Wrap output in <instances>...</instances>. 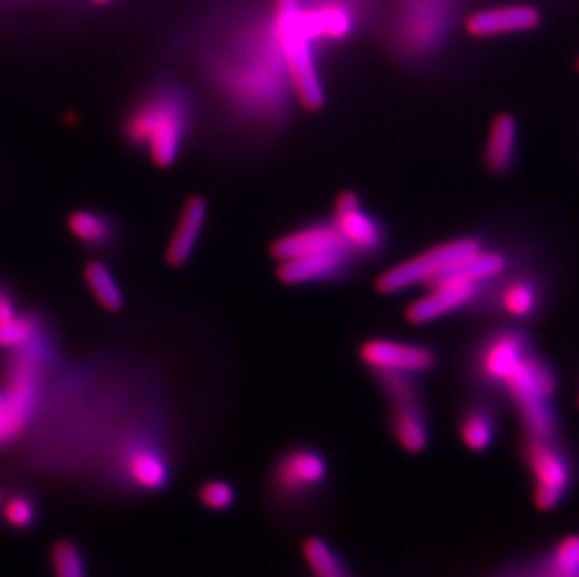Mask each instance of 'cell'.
Segmentation results:
<instances>
[{
    "label": "cell",
    "instance_id": "cell-1",
    "mask_svg": "<svg viewBox=\"0 0 579 577\" xmlns=\"http://www.w3.org/2000/svg\"><path fill=\"white\" fill-rule=\"evenodd\" d=\"M194 124L189 92L173 81L152 84L136 97L123 123V136L157 168L178 162Z\"/></svg>",
    "mask_w": 579,
    "mask_h": 577
},
{
    "label": "cell",
    "instance_id": "cell-2",
    "mask_svg": "<svg viewBox=\"0 0 579 577\" xmlns=\"http://www.w3.org/2000/svg\"><path fill=\"white\" fill-rule=\"evenodd\" d=\"M53 358L47 337L10 353L0 383V450L18 441L33 422Z\"/></svg>",
    "mask_w": 579,
    "mask_h": 577
},
{
    "label": "cell",
    "instance_id": "cell-3",
    "mask_svg": "<svg viewBox=\"0 0 579 577\" xmlns=\"http://www.w3.org/2000/svg\"><path fill=\"white\" fill-rule=\"evenodd\" d=\"M302 8V0H270V26L294 96L304 109L320 111L325 105V86L315 60V42L304 26Z\"/></svg>",
    "mask_w": 579,
    "mask_h": 577
},
{
    "label": "cell",
    "instance_id": "cell-4",
    "mask_svg": "<svg viewBox=\"0 0 579 577\" xmlns=\"http://www.w3.org/2000/svg\"><path fill=\"white\" fill-rule=\"evenodd\" d=\"M502 386L520 411L529 435L534 439H552L555 431L552 397L557 392V377L552 366L531 350Z\"/></svg>",
    "mask_w": 579,
    "mask_h": 577
},
{
    "label": "cell",
    "instance_id": "cell-5",
    "mask_svg": "<svg viewBox=\"0 0 579 577\" xmlns=\"http://www.w3.org/2000/svg\"><path fill=\"white\" fill-rule=\"evenodd\" d=\"M113 474L131 494H162L173 481V460L160 437L147 431L131 435L115 450L109 460Z\"/></svg>",
    "mask_w": 579,
    "mask_h": 577
},
{
    "label": "cell",
    "instance_id": "cell-6",
    "mask_svg": "<svg viewBox=\"0 0 579 577\" xmlns=\"http://www.w3.org/2000/svg\"><path fill=\"white\" fill-rule=\"evenodd\" d=\"M482 247H484L482 242L475 236H462V239L443 242L439 246L418 253L410 259L391 266L389 270H384L379 276L375 287L383 295H394V292L407 291L415 286H430L443 274L449 273L450 268L462 263L465 257L480 252Z\"/></svg>",
    "mask_w": 579,
    "mask_h": 577
},
{
    "label": "cell",
    "instance_id": "cell-7",
    "mask_svg": "<svg viewBox=\"0 0 579 577\" xmlns=\"http://www.w3.org/2000/svg\"><path fill=\"white\" fill-rule=\"evenodd\" d=\"M360 360L378 376L417 377L436 368L437 357L426 345L407 344L389 337H373L360 345Z\"/></svg>",
    "mask_w": 579,
    "mask_h": 577
},
{
    "label": "cell",
    "instance_id": "cell-8",
    "mask_svg": "<svg viewBox=\"0 0 579 577\" xmlns=\"http://www.w3.org/2000/svg\"><path fill=\"white\" fill-rule=\"evenodd\" d=\"M528 463L534 476V503L541 510H554L570 487V465L552 439L528 442Z\"/></svg>",
    "mask_w": 579,
    "mask_h": 577
},
{
    "label": "cell",
    "instance_id": "cell-9",
    "mask_svg": "<svg viewBox=\"0 0 579 577\" xmlns=\"http://www.w3.org/2000/svg\"><path fill=\"white\" fill-rule=\"evenodd\" d=\"M328 468L317 450L294 448L281 455L274 465L273 487L281 497H302L323 486Z\"/></svg>",
    "mask_w": 579,
    "mask_h": 577
},
{
    "label": "cell",
    "instance_id": "cell-10",
    "mask_svg": "<svg viewBox=\"0 0 579 577\" xmlns=\"http://www.w3.org/2000/svg\"><path fill=\"white\" fill-rule=\"evenodd\" d=\"M531 353L529 337L520 331H499L476 350V373L491 384H505L518 363Z\"/></svg>",
    "mask_w": 579,
    "mask_h": 577
},
{
    "label": "cell",
    "instance_id": "cell-11",
    "mask_svg": "<svg viewBox=\"0 0 579 577\" xmlns=\"http://www.w3.org/2000/svg\"><path fill=\"white\" fill-rule=\"evenodd\" d=\"M334 226L346 239L352 253H375L383 247L384 231L373 216L368 215L355 192H341L334 205Z\"/></svg>",
    "mask_w": 579,
    "mask_h": 577
},
{
    "label": "cell",
    "instance_id": "cell-12",
    "mask_svg": "<svg viewBox=\"0 0 579 577\" xmlns=\"http://www.w3.org/2000/svg\"><path fill=\"white\" fill-rule=\"evenodd\" d=\"M542 13L531 4L486 8L473 12L465 20V33L473 38H497L508 34L529 33L539 28Z\"/></svg>",
    "mask_w": 579,
    "mask_h": 577
},
{
    "label": "cell",
    "instance_id": "cell-13",
    "mask_svg": "<svg viewBox=\"0 0 579 577\" xmlns=\"http://www.w3.org/2000/svg\"><path fill=\"white\" fill-rule=\"evenodd\" d=\"M336 250H351L346 239L341 236L334 221H320L306 228L294 229L274 242L270 253L276 261L299 259L315 253L336 252ZM352 252V250H351Z\"/></svg>",
    "mask_w": 579,
    "mask_h": 577
},
{
    "label": "cell",
    "instance_id": "cell-14",
    "mask_svg": "<svg viewBox=\"0 0 579 577\" xmlns=\"http://www.w3.org/2000/svg\"><path fill=\"white\" fill-rule=\"evenodd\" d=\"M207 218H209V203L205 201L201 195L188 197L176 220L175 229L171 233L167 247H165L167 265L181 268L194 257L199 241H201Z\"/></svg>",
    "mask_w": 579,
    "mask_h": 577
},
{
    "label": "cell",
    "instance_id": "cell-15",
    "mask_svg": "<svg viewBox=\"0 0 579 577\" xmlns=\"http://www.w3.org/2000/svg\"><path fill=\"white\" fill-rule=\"evenodd\" d=\"M480 292V287L468 284H437L430 286V291L407 305L405 319L410 325H428L437 319L462 310L471 304Z\"/></svg>",
    "mask_w": 579,
    "mask_h": 577
},
{
    "label": "cell",
    "instance_id": "cell-16",
    "mask_svg": "<svg viewBox=\"0 0 579 577\" xmlns=\"http://www.w3.org/2000/svg\"><path fill=\"white\" fill-rule=\"evenodd\" d=\"M302 18L310 38L317 42H341L349 38L357 20L352 8L346 0H320L313 4H304Z\"/></svg>",
    "mask_w": 579,
    "mask_h": 577
},
{
    "label": "cell",
    "instance_id": "cell-17",
    "mask_svg": "<svg viewBox=\"0 0 579 577\" xmlns=\"http://www.w3.org/2000/svg\"><path fill=\"white\" fill-rule=\"evenodd\" d=\"M355 253L351 250H336V252L315 253L299 259L281 261L278 266V278L286 286H306L315 281L338 278L346 273Z\"/></svg>",
    "mask_w": 579,
    "mask_h": 577
},
{
    "label": "cell",
    "instance_id": "cell-18",
    "mask_svg": "<svg viewBox=\"0 0 579 577\" xmlns=\"http://www.w3.org/2000/svg\"><path fill=\"white\" fill-rule=\"evenodd\" d=\"M394 413H392V428L397 442L410 452L418 454L430 442L428 422L422 407L418 405L417 392H409L404 396L392 397Z\"/></svg>",
    "mask_w": 579,
    "mask_h": 577
},
{
    "label": "cell",
    "instance_id": "cell-19",
    "mask_svg": "<svg viewBox=\"0 0 579 577\" xmlns=\"http://www.w3.org/2000/svg\"><path fill=\"white\" fill-rule=\"evenodd\" d=\"M518 157V123L510 113H499L489 126L484 162L489 173L507 175Z\"/></svg>",
    "mask_w": 579,
    "mask_h": 577
},
{
    "label": "cell",
    "instance_id": "cell-20",
    "mask_svg": "<svg viewBox=\"0 0 579 577\" xmlns=\"http://www.w3.org/2000/svg\"><path fill=\"white\" fill-rule=\"evenodd\" d=\"M508 268L507 255L501 252H489L482 247L480 252L468 255L462 263H458L449 273L436 279L430 286L437 284H468L482 287L491 279L501 278ZM428 286V287H430Z\"/></svg>",
    "mask_w": 579,
    "mask_h": 577
},
{
    "label": "cell",
    "instance_id": "cell-21",
    "mask_svg": "<svg viewBox=\"0 0 579 577\" xmlns=\"http://www.w3.org/2000/svg\"><path fill=\"white\" fill-rule=\"evenodd\" d=\"M42 500L28 487H15L0 499V527L15 534H25L38 527Z\"/></svg>",
    "mask_w": 579,
    "mask_h": 577
},
{
    "label": "cell",
    "instance_id": "cell-22",
    "mask_svg": "<svg viewBox=\"0 0 579 577\" xmlns=\"http://www.w3.org/2000/svg\"><path fill=\"white\" fill-rule=\"evenodd\" d=\"M68 231L89 250H107L117 241V226L112 216L99 210H76L68 216Z\"/></svg>",
    "mask_w": 579,
    "mask_h": 577
},
{
    "label": "cell",
    "instance_id": "cell-23",
    "mask_svg": "<svg viewBox=\"0 0 579 577\" xmlns=\"http://www.w3.org/2000/svg\"><path fill=\"white\" fill-rule=\"evenodd\" d=\"M542 295L539 284L531 278L508 279L499 291V308L508 318L531 319L541 308Z\"/></svg>",
    "mask_w": 579,
    "mask_h": 577
},
{
    "label": "cell",
    "instance_id": "cell-24",
    "mask_svg": "<svg viewBox=\"0 0 579 577\" xmlns=\"http://www.w3.org/2000/svg\"><path fill=\"white\" fill-rule=\"evenodd\" d=\"M86 286L100 308L107 313L120 312L124 308V291L118 279L115 278L112 268L105 265L104 261L92 259L86 263L85 270Z\"/></svg>",
    "mask_w": 579,
    "mask_h": 577
},
{
    "label": "cell",
    "instance_id": "cell-25",
    "mask_svg": "<svg viewBox=\"0 0 579 577\" xmlns=\"http://www.w3.org/2000/svg\"><path fill=\"white\" fill-rule=\"evenodd\" d=\"M47 336L42 319L33 313L20 312L7 323H0V349L18 350Z\"/></svg>",
    "mask_w": 579,
    "mask_h": 577
},
{
    "label": "cell",
    "instance_id": "cell-26",
    "mask_svg": "<svg viewBox=\"0 0 579 577\" xmlns=\"http://www.w3.org/2000/svg\"><path fill=\"white\" fill-rule=\"evenodd\" d=\"M49 563L55 577H89L85 552L76 540H55L49 550Z\"/></svg>",
    "mask_w": 579,
    "mask_h": 577
},
{
    "label": "cell",
    "instance_id": "cell-27",
    "mask_svg": "<svg viewBox=\"0 0 579 577\" xmlns=\"http://www.w3.org/2000/svg\"><path fill=\"white\" fill-rule=\"evenodd\" d=\"M462 441L473 452H484L495 439V418L488 409H471L460 424Z\"/></svg>",
    "mask_w": 579,
    "mask_h": 577
},
{
    "label": "cell",
    "instance_id": "cell-28",
    "mask_svg": "<svg viewBox=\"0 0 579 577\" xmlns=\"http://www.w3.org/2000/svg\"><path fill=\"white\" fill-rule=\"evenodd\" d=\"M304 558H306L310 570L317 577L339 576L344 574V565L338 555L325 540L310 539L304 542L302 547Z\"/></svg>",
    "mask_w": 579,
    "mask_h": 577
},
{
    "label": "cell",
    "instance_id": "cell-29",
    "mask_svg": "<svg viewBox=\"0 0 579 577\" xmlns=\"http://www.w3.org/2000/svg\"><path fill=\"white\" fill-rule=\"evenodd\" d=\"M197 500L210 512H228L236 503V489L223 478H209L197 487Z\"/></svg>",
    "mask_w": 579,
    "mask_h": 577
},
{
    "label": "cell",
    "instance_id": "cell-30",
    "mask_svg": "<svg viewBox=\"0 0 579 577\" xmlns=\"http://www.w3.org/2000/svg\"><path fill=\"white\" fill-rule=\"evenodd\" d=\"M552 577H578L579 576V536H568L555 547L552 566Z\"/></svg>",
    "mask_w": 579,
    "mask_h": 577
},
{
    "label": "cell",
    "instance_id": "cell-31",
    "mask_svg": "<svg viewBox=\"0 0 579 577\" xmlns=\"http://www.w3.org/2000/svg\"><path fill=\"white\" fill-rule=\"evenodd\" d=\"M20 312V300L15 291L7 284H0V323H7Z\"/></svg>",
    "mask_w": 579,
    "mask_h": 577
},
{
    "label": "cell",
    "instance_id": "cell-32",
    "mask_svg": "<svg viewBox=\"0 0 579 577\" xmlns=\"http://www.w3.org/2000/svg\"><path fill=\"white\" fill-rule=\"evenodd\" d=\"M91 4H94V7H107V4H112L113 0H89Z\"/></svg>",
    "mask_w": 579,
    "mask_h": 577
},
{
    "label": "cell",
    "instance_id": "cell-33",
    "mask_svg": "<svg viewBox=\"0 0 579 577\" xmlns=\"http://www.w3.org/2000/svg\"><path fill=\"white\" fill-rule=\"evenodd\" d=\"M331 577H347L346 574H339V576H331Z\"/></svg>",
    "mask_w": 579,
    "mask_h": 577
},
{
    "label": "cell",
    "instance_id": "cell-34",
    "mask_svg": "<svg viewBox=\"0 0 579 577\" xmlns=\"http://www.w3.org/2000/svg\"><path fill=\"white\" fill-rule=\"evenodd\" d=\"M2 495H4V492H2V489H0V499H2Z\"/></svg>",
    "mask_w": 579,
    "mask_h": 577
},
{
    "label": "cell",
    "instance_id": "cell-35",
    "mask_svg": "<svg viewBox=\"0 0 579 577\" xmlns=\"http://www.w3.org/2000/svg\"><path fill=\"white\" fill-rule=\"evenodd\" d=\"M578 72H579V59H578Z\"/></svg>",
    "mask_w": 579,
    "mask_h": 577
},
{
    "label": "cell",
    "instance_id": "cell-36",
    "mask_svg": "<svg viewBox=\"0 0 579 577\" xmlns=\"http://www.w3.org/2000/svg\"><path fill=\"white\" fill-rule=\"evenodd\" d=\"M578 405H579V397H578Z\"/></svg>",
    "mask_w": 579,
    "mask_h": 577
},
{
    "label": "cell",
    "instance_id": "cell-37",
    "mask_svg": "<svg viewBox=\"0 0 579 577\" xmlns=\"http://www.w3.org/2000/svg\"><path fill=\"white\" fill-rule=\"evenodd\" d=\"M579 577V576H578Z\"/></svg>",
    "mask_w": 579,
    "mask_h": 577
}]
</instances>
